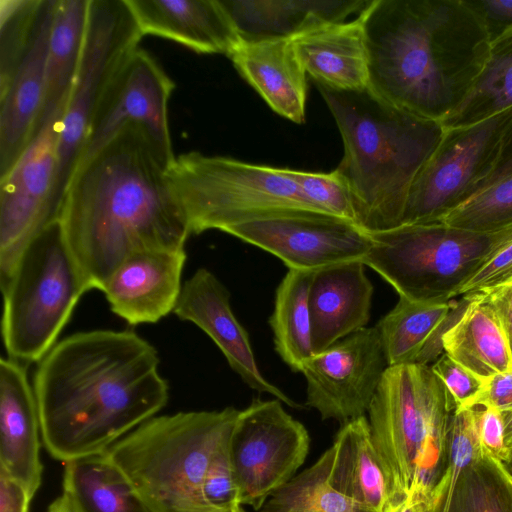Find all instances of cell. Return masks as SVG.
<instances>
[{
	"label": "cell",
	"mask_w": 512,
	"mask_h": 512,
	"mask_svg": "<svg viewBox=\"0 0 512 512\" xmlns=\"http://www.w3.org/2000/svg\"><path fill=\"white\" fill-rule=\"evenodd\" d=\"M157 350L133 331L79 332L57 342L34 376L41 438L64 463L106 452L167 403Z\"/></svg>",
	"instance_id": "6da1fadb"
},
{
	"label": "cell",
	"mask_w": 512,
	"mask_h": 512,
	"mask_svg": "<svg viewBox=\"0 0 512 512\" xmlns=\"http://www.w3.org/2000/svg\"><path fill=\"white\" fill-rule=\"evenodd\" d=\"M147 132L124 127L74 172L58 221L88 287L103 290L129 256L179 250L191 235Z\"/></svg>",
	"instance_id": "7a4b0ae2"
},
{
	"label": "cell",
	"mask_w": 512,
	"mask_h": 512,
	"mask_svg": "<svg viewBox=\"0 0 512 512\" xmlns=\"http://www.w3.org/2000/svg\"><path fill=\"white\" fill-rule=\"evenodd\" d=\"M360 13L369 88L441 123L467 97L490 51L471 0H370Z\"/></svg>",
	"instance_id": "3957f363"
},
{
	"label": "cell",
	"mask_w": 512,
	"mask_h": 512,
	"mask_svg": "<svg viewBox=\"0 0 512 512\" xmlns=\"http://www.w3.org/2000/svg\"><path fill=\"white\" fill-rule=\"evenodd\" d=\"M317 87L342 136L344 155L334 171L351 194L356 224L368 233L400 226L411 186L438 146L443 126L369 87Z\"/></svg>",
	"instance_id": "277c9868"
},
{
	"label": "cell",
	"mask_w": 512,
	"mask_h": 512,
	"mask_svg": "<svg viewBox=\"0 0 512 512\" xmlns=\"http://www.w3.org/2000/svg\"><path fill=\"white\" fill-rule=\"evenodd\" d=\"M458 410L428 365L388 366L368 410L372 440L395 493L431 496L449 467Z\"/></svg>",
	"instance_id": "5b68a950"
},
{
	"label": "cell",
	"mask_w": 512,
	"mask_h": 512,
	"mask_svg": "<svg viewBox=\"0 0 512 512\" xmlns=\"http://www.w3.org/2000/svg\"><path fill=\"white\" fill-rule=\"evenodd\" d=\"M238 413L226 407L154 416L106 452L152 512H212L202 494L205 475Z\"/></svg>",
	"instance_id": "8992f818"
},
{
	"label": "cell",
	"mask_w": 512,
	"mask_h": 512,
	"mask_svg": "<svg viewBox=\"0 0 512 512\" xmlns=\"http://www.w3.org/2000/svg\"><path fill=\"white\" fill-rule=\"evenodd\" d=\"M369 234L372 245L363 263L384 278L399 297L447 302L459 296L512 241V225L497 231H474L439 221Z\"/></svg>",
	"instance_id": "52a82bcc"
},
{
	"label": "cell",
	"mask_w": 512,
	"mask_h": 512,
	"mask_svg": "<svg viewBox=\"0 0 512 512\" xmlns=\"http://www.w3.org/2000/svg\"><path fill=\"white\" fill-rule=\"evenodd\" d=\"M191 234L282 214L321 212L293 180L291 169L192 151L167 170ZM326 214V213H325Z\"/></svg>",
	"instance_id": "ba28073f"
},
{
	"label": "cell",
	"mask_w": 512,
	"mask_h": 512,
	"mask_svg": "<svg viewBox=\"0 0 512 512\" xmlns=\"http://www.w3.org/2000/svg\"><path fill=\"white\" fill-rule=\"evenodd\" d=\"M88 290L59 221L48 224L28 243L1 289L8 357L23 364L39 362Z\"/></svg>",
	"instance_id": "9c48e42d"
},
{
	"label": "cell",
	"mask_w": 512,
	"mask_h": 512,
	"mask_svg": "<svg viewBox=\"0 0 512 512\" xmlns=\"http://www.w3.org/2000/svg\"><path fill=\"white\" fill-rule=\"evenodd\" d=\"M142 34L126 0H90L78 69L59 123L53 207L59 217L97 108Z\"/></svg>",
	"instance_id": "30bf717a"
},
{
	"label": "cell",
	"mask_w": 512,
	"mask_h": 512,
	"mask_svg": "<svg viewBox=\"0 0 512 512\" xmlns=\"http://www.w3.org/2000/svg\"><path fill=\"white\" fill-rule=\"evenodd\" d=\"M512 125V107L480 122L444 129L413 182L402 222L442 221L475 196L492 173Z\"/></svg>",
	"instance_id": "8fae6325"
},
{
	"label": "cell",
	"mask_w": 512,
	"mask_h": 512,
	"mask_svg": "<svg viewBox=\"0 0 512 512\" xmlns=\"http://www.w3.org/2000/svg\"><path fill=\"white\" fill-rule=\"evenodd\" d=\"M309 433L279 399H254L239 410L228 449L241 505L256 512L304 463Z\"/></svg>",
	"instance_id": "7c38bea8"
},
{
	"label": "cell",
	"mask_w": 512,
	"mask_h": 512,
	"mask_svg": "<svg viewBox=\"0 0 512 512\" xmlns=\"http://www.w3.org/2000/svg\"><path fill=\"white\" fill-rule=\"evenodd\" d=\"M59 113L41 127L11 170L0 179V286L8 283L28 243L58 220L53 207Z\"/></svg>",
	"instance_id": "4fadbf2b"
},
{
	"label": "cell",
	"mask_w": 512,
	"mask_h": 512,
	"mask_svg": "<svg viewBox=\"0 0 512 512\" xmlns=\"http://www.w3.org/2000/svg\"><path fill=\"white\" fill-rule=\"evenodd\" d=\"M174 87V82L147 51L139 47L132 51L97 108L77 168L124 127L136 124L147 132L169 169L176 158L168 123V102Z\"/></svg>",
	"instance_id": "5bb4252c"
},
{
	"label": "cell",
	"mask_w": 512,
	"mask_h": 512,
	"mask_svg": "<svg viewBox=\"0 0 512 512\" xmlns=\"http://www.w3.org/2000/svg\"><path fill=\"white\" fill-rule=\"evenodd\" d=\"M388 366L377 328H362L305 361V404L322 420L365 416Z\"/></svg>",
	"instance_id": "9a60e30c"
},
{
	"label": "cell",
	"mask_w": 512,
	"mask_h": 512,
	"mask_svg": "<svg viewBox=\"0 0 512 512\" xmlns=\"http://www.w3.org/2000/svg\"><path fill=\"white\" fill-rule=\"evenodd\" d=\"M224 232L273 254L289 269L299 270L363 262L372 245L370 234L354 222L319 212L255 219Z\"/></svg>",
	"instance_id": "2e32d148"
},
{
	"label": "cell",
	"mask_w": 512,
	"mask_h": 512,
	"mask_svg": "<svg viewBox=\"0 0 512 512\" xmlns=\"http://www.w3.org/2000/svg\"><path fill=\"white\" fill-rule=\"evenodd\" d=\"M56 0H41L28 43L0 84V179L36 136L44 105L49 39Z\"/></svg>",
	"instance_id": "e0dca14e"
},
{
	"label": "cell",
	"mask_w": 512,
	"mask_h": 512,
	"mask_svg": "<svg viewBox=\"0 0 512 512\" xmlns=\"http://www.w3.org/2000/svg\"><path fill=\"white\" fill-rule=\"evenodd\" d=\"M173 313L205 332L250 388L269 393L292 408L302 407L262 375L249 335L232 311L230 293L211 271L199 268L185 281Z\"/></svg>",
	"instance_id": "ac0fdd59"
},
{
	"label": "cell",
	"mask_w": 512,
	"mask_h": 512,
	"mask_svg": "<svg viewBox=\"0 0 512 512\" xmlns=\"http://www.w3.org/2000/svg\"><path fill=\"white\" fill-rule=\"evenodd\" d=\"M186 251L148 250L129 256L106 282L111 311L132 326L156 323L174 311Z\"/></svg>",
	"instance_id": "d6986e66"
},
{
	"label": "cell",
	"mask_w": 512,
	"mask_h": 512,
	"mask_svg": "<svg viewBox=\"0 0 512 512\" xmlns=\"http://www.w3.org/2000/svg\"><path fill=\"white\" fill-rule=\"evenodd\" d=\"M41 423L37 400L23 363L0 360V468L33 498L41 485Z\"/></svg>",
	"instance_id": "ffe728a7"
},
{
	"label": "cell",
	"mask_w": 512,
	"mask_h": 512,
	"mask_svg": "<svg viewBox=\"0 0 512 512\" xmlns=\"http://www.w3.org/2000/svg\"><path fill=\"white\" fill-rule=\"evenodd\" d=\"M372 296L373 285L362 261H347L316 270L309 290L314 354L365 328Z\"/></svg>",
	"instance_id": "44dd1931"
},
{
	"label": "cell",
	"mask_w": 512,
	"mask_h": 512,
	"mask_svg": "<svg viewBox=\"0 0 512 512\" xmlns=\"http://www.w3.org/2000/svg\"><path fill=\"white\" fill-rule=\"evenodd\" d=\"M142 34L229 56L241 39L219 0H126Z\"/></svg>",
	"instance_id": "7402d4cb"
},
{
	"label": "cell",
	"mask_w": 512,
	"mask_h": 512,
	"mask_svg": "<svg viewBox=\"0 0 512 512\" xmlns=\"http://www.w3.org/2000/svg\"><path fill=\"white\" fill-rule=\"evenodd\" d=\"M228 57L273 111L298 124L305 121L307 73L292 39L241 40Z\"/></svg>",
	"instance_id": "603a6c76"
},
{
	"label": "cell",
	"mask_w": 512,
	"mask_h": 512,
	"mask_svg": "<svg viewBox=\"0 0 512 512\" xmlns=\"http://www.w3.org/2000/svg\"><path fill=\"white\" fill-rule=\"evenodd\" d=\"M306 73L317 86L355 91L369 87L366 36L361 13L292 38Z\"/></svg>",
	"instance_id": "cb8c5ba5"
},
{
	"label": "cell",
	"mask_w": 512,
	"mask_h": 512,
	"mask_svg": "<svg viewBox=\"0 0 512 512\" xmlns=\"http://www.w3.org/2000/svg\"><path fill=\"white\" fill-rule=\"evenodd\" d=\"M242 41L292 39L359 14L370 0H219Z\"/></svg>",
	"instance_id": "d4e9b609"
},
{
	"label": "cell",
	"mask_w": 512,
	"mask_h": 512,
	"mask_svg": "<svg viewBox=\"0 0 512 512\" xmlns=\"http://www.w3.org/2000/svg\"><path fill=\"white\" fill-rule=\"evenodd\" d=\"M470 301L423 302L399 297L394 308L377 324L389 366L428 365L444 351L443 334L459 318Z\"/></svg>",
	"instance_id": "484cf974"
},
{
	"label": "cell",
	"mask_w": 512,
	"mask_h": 512,
	"mask_svg": "<svg viewBox=\"0 0 512 512\" xmlns=\"http://www.w3.org/2000/svg\"><path fill=\"white\" fill-rule=\"evenodd\" d=\"M331 448L332 486L363 512H381L396 493L372 440L368 418L342 424Z\"/></svg>",
	"instance_id": "4316f807"
},
{
	"label": "cell",
	"mask_w": 512,
	"mask_h": 512,
	"mask_svg": "<svg viewBox=\"0 0 512 512\" xmlns=\"http://www.w3.org/2000/svg\"><path fill=\"white\" fill-rule=\"evenodd\" d=\"M443 334L446 354L481 378L512 371V345L496 312L479 294Z\"/></svg>",
	"instance_id": "83f0119b"
},
{
	"label": "cell",
	"mask_w": 512,
	"mask_h": 512,
	"mask_svg": "<svg viewBox=\"0 0 512 512\" xmlns=\"http://www.w3.org/2000/svg\"><path fill=\"white\" fill-rule=\"evenodd\" d=\"M63 494L75 512H152L107 452L66 462Z\"/></svg>",
	"instance_id": "f1b7e54d"
},
{
	"label": "cell",
	"mask_w": 512,
	"mask_h": 512,
	"mask_svg": "<svg viewBox=\"0 0 512 512\" xmlns=\"http://www.w3.org/2000/svg\"><path fill=\"white\" fill-rule=\"evenodd\" d=\"M89 4L90 0H56L37 133L45 122L65 110L82 53Z\"/></svg>",
	"instance_id": "f546056e"
},
{
	"label": "cell",
	"mask_w": 512,
	"mask_h": 512,
	"mask_svg": "<svg viewBox=\"0 0 512 512\" xmlns=\"http://www.w3.org/2000/svg\"><path fill=\"white\" fill-rule=\"evenodd\" d=\"M316 270L288 269L275 296L269 319L275 350L294 372L314 355L309 290Z\"/></svg>",
	"instance_id": "4dcf8cb0"
},
{
	"label": "cell",
	"mask_w": 512,
	"mask_h": 512,
	"mask_svg": "<svg viewBox=\"0 0 512 512\" xmlns=\"http://www.w3.org/2000/svg\"><path fill=\"white\" fill-rule=\"evenodd\" d=\"M433 502L435 512H512V472L483 451Z\"/></svg>",
	"instance_id": "1f68e13d"
},
{
	"label": "cell",
	"mask_w": 512,
	"mask_h": 512,
	"mask_svg": "<svg viewBox=\"0 0 512 512\" xmlns=\"http://www.w3.org/2000/svg\"><path fill=\"white\" fill-rule=\"evenodd\" d=\"M512 107V34L493 41L486 63L460 106L446 117L444 129L468 126Z\"/></svg>",
	"instance_id": "d6a6232c"
},
{
	"label": "cell",
	"mask_w": 512,
	"mask_h": 512,
	"mask_svg": "<svg viewBox=\"0 0 512 512\" xmlns=\"http://www.w3.org/2000/svg\"><path fill=\"white\" fill-rule=\"evenodd\" d=\"M332 448L275 491L257 512H363L329 479Z\"/></svg>",
	"instance_id": "836d02e7"
},
{
	"label": "cell",
	"mask_w": 512,
	"mask_h": 512,
	"mask_svg": "<svg viewBox=\"0 0 512 512\" xmlns=\"http://www.w3.org/2000/svg\"><path fill=\"white\" fill-rule=\"evenodd\" d=\"M442 222L474 231H497L511 226L512 174L480 191Z\"/></svg>",
	"instance_id": "e575fe53"
},
{
	"label": "cell",
	"mask_w": 512,
	"mask_h": 512,
	"mask_svg": "<svg viewBox=\"0 0 512 512\" xmlns=\"http://www.w3.org/2000/svg\"><path fill=\"white\" fill-rule=\"evenodd\" d=\"M41 0L0 1V84L12 74L30 38Z\"/></svg>",
	"instance_id": "d590c367"
},
{
	"label": "cell",
	"mask_w": 512,
	"mask_h": 512,
	"mask_svg": "<svg viewBox=\"0 0 512 512\" xmlns=\"http://www.w3.org/2000/svg\"><path fill=\"white\" fill-rule=\"evenodd\" d=\"M291 175L306 198L321 212L356 224L351 194L335 171L315 173L291 169Z\"/></svg>",
	"instance_id": "8d00e7d4"
},
{
	"label": "cell",
	"mask_w": 512,
	"mask_h": 512,
	"mask_svg": "<svg viewBox=\"0 0 512 512\" xmlns=\"http://www.w3.org/2000/svg\"><path fill=\"white\" fill-rule=\"evenodd\" d=\"M230 434L215 450L203 483V499L212 512H239L243 507L229 456Z\"/></svg>",
	"instance_id": "74e56055"
},
{
	"label": "cell",
	"mask_w": 512,
	"mask_h": 512,
	"mask_svg": "<svg viewBox=\"0 0 512 512\" xmlns=\"http://www.w3.org/2000/svg\"><path fill=\"white\" fill-rule=\"evenodd\" d=\"M449 444V467L442 481L451 487L461 471L483 453L473 407L456 411Z\"/></svg>",
	"instance_id": "f35d334b"
},
{
	"label": "cell",
	"mask_w": 512,
	"mask_h": 512,
	"mask_svg": "<svg viewBox=\"0 0 512 512\" xmlns=\"http://www.w3.org/2000/svg\"><path fill=\"white\" fill-rule=\"evenodd\" d=\"M433 372L444 383L457 408H472L481 393L485 379L443 353L431 366Z\"/></svg>",
	"instance_id": "ab89813d"
},
{
	"label": "cell",
	"mask_w": 512,
	"mask_h": 512,
	"mask_svg": "<svg viewBox=\"0 0 512 512\" xmlns=\"http://www.w3.org/2000/svg\"><path fill=\"white\" fill-rule=\"evenodd\" d=\"M475 419L479 441L484 452L508 462L510 451L504 443V423L502 413L491 407L475 406Z\"/></svg>",
	"instance_id": "60d3db41"
},
{
	"label": "cell",
	"mask_w": 512,
	"mask_h": 512,
	"mask_svg": "<svg viewBox=\"0 0 512 512\" xmlns=\"http://www.w3.org/2000/svg\"><path fill=\"white\" fill-rule=\"evenodd\" d=\"M510 278H512V241L462 288L459 295L480 293Z\"/></svg>",
	"instance_id": "b9f144b4"
},
{
	"label": "cell",
	"mask_w": 512,
	"mask_h": 512,
	"mask_svg": "<svg viewBox=\"0 0 512 512\" xmlns=\"http://www.w3.org/2000/svg\"><path fill=\"white\" fill-rule=\"evenodd\" d=\"M482 17L491 43L512 34V0H471Z\"/></svg>",
	"instance_id": "7bdbcfd3"
},
{
	"label": "cell",
	"mask_w": 512,
	"mask_h": 512,
	"mask_svg": "<svg viewBox=\"0 0 512 512\" xmlns=\"http://www.w3.org/2000/svg\"><path fill=\"white\" fill-rule=\"evenodd\" d=\"M491 407L500 412L512 411V371L501 372L485 379L484 387L473 407Z\"/></svg>",
	"instance_id": "ee69618b"
},
{
	"label": "cell",
	"mask_w": 512,
	"mask_h": 512,
	"mask_svg": "<svg viewBox=\"0 0 512 512\" xmlns=\"http://www.w3.org/2000/svg\"><path fill=\"white\" fill-rule=\"evenodd\" d=\"M476 294L496 312L512 345V278Z\"/></svg>",
	"instance_id": "f6af8a7d"
},
{
	"label": "cell",
	"mask_w": 512,
	"mask_h": 512,
	"mask_svg": "<svg viewBox=\"0 0 512 512\" xmlns=\"http://www.w3.org/2000/svg\"><path fill=\"white\" fill-rule=\"evenodd\" d=\"M32 499L20 482L0 468V512H28Z\"/></svg>",
	"instance_id": "bcb514c9"
},
{
	"label": "cell",
	"mask_w": 512,
	"mask_h": 512,
	"mask_svg": "<svg viewBox=\"0 0 512 512\" xmlns=\"http://www.w3.org/2000/svg\"><path fill=\"white\" fill-rule=\"evenodd\" d=\"M381 512H435L432 496L394 494Z\"/></svg>",
	"instance_id": "7dc6e473"
},
{
	"label": "cell",
	"mask_w": 512,
	"mask_h": 512,
	"mask_svg": "<svg viewBox=\"0 0 512 512\" xmlns=\"http://www.w3.org/2000/svg\"><path fill=\"white\" fill-rule=\"evenodd\" d=\"M511 174H512V125L504 138L497 163H496L492 173L489 175V177L484 181V183L480 187L479 192Z\"/></svg>",
	"instance_id": "c3c4849f"
},
{
	"label": "cell",
	"mask_w": 512,
	"mask_h": 512,
	"mask_svg": "<svg viewBox=\"0 0 512 512\" xmlns=\"http://www.w3.org/2000/svg\"><path fill=\"white\" fill-rule=\"evenodd\" d=\"M504 423V443L512 451V411L501 412Z\"/></svg>",
	"instance_id": "681fc988"
},
{
	"label": "cell",
	"mask_w": 512,
	"mask_h": 512,
	"mask_svg": "<svg viewBox=\"0 0 512 512\" xmlns=\"http://www.w3.org/2000/svg\"><path fill=\"white\" fill-rule=\"evenodd\" d=\"M47 512H75L67 497L62 493L48 507Z\"/></svg>",
	"instance_id": "f907efd6"
},
{
	"label": "cell",
	"mask_w": 512,
	"mask_h": 512,
	"mask_svg": "<svg viewBox=\"0 0 512 512\" xmlns=\"http://www.w3.org/2000/svg\"><path fill=\"white\" fill-rule=\"evenodd\" d=\"M505 465L509 468V470L512 472V451L510 452V457L507 463Z\"/></svg>",
	"instance_id": "816d5d0a"
},
{
	"label": "cell",
	"mask_w": 512,
	"mask_h": 512,
	"mask_svg": "<svg viewBox=\"0 0 512 512\" xmlns=\"http://www.w3.org/2000/svg\"><path fill=\"white\" fill-rule=\"evenodd\" d=\"M239 512H246V511H245V510L243 509V507H242V508L240 509V511H239Z\"/></svg>",
	"instance_id": "f5cc1de1"
}]
</instances>
